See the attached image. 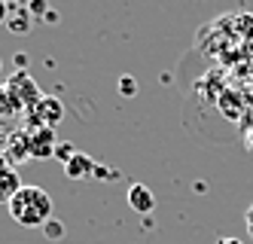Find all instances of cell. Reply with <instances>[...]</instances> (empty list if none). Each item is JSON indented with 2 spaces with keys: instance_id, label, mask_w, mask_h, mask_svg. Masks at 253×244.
<instances>
[{
  "instance_id": "cell-1",
  "label": "cell",
  "mask_w": 253,
  "mask_h": 244,
  "mask_svg": "<svg viewBox=\"0 0 253 244\" xmlns=\"http://www.w3.org/2000/svg\"><path fill=\"white\" fill-rule=\"evenodd\" d=\"M6 208H9V217L19 223V226H28V229H43L46 223L55 217L52 195L43 186H22Z\"/></svg>"
},
{
  "instance_id": "cell-2",
  "label": "cell",
  "mask_w": 253,
  "mask_h": 244,
  "mask_svg": "<svg viewBox=\"0 0 253 244\" xmlns=\"http://www.w3.org/2000/svg\"><path fill=\"white\" fill-rule=\"evenodd\" d=\"M6 89H9V95L19 101V107H22V113H28V110L37 104L40 98H43V92H40V86H37V80L31 77V73L22 67V70H15V73H9V80L3 83Z\"/></svg>"
},
{
  "instance_id": "cell-3",
  "label": "cell",
  "mask_w": 253,
  "mask_h": 244,
  "mask_svg": "<svg viewBox=\"0 0 253 244\" xmlns=\"http://www.w3.org/2000/svg\"><path fill=\"white\" fill-rule=\"evenodd\" d=\"M64 119V104L52 95H43L37 104L28 110V125H43V128H55Z\"/></svg>"
},
{
  "instance_id": "cell-4",
  "label": "cell",
  "mask_w": 253,
  "mask_h": 244,
  "mask_svg": "<svg viewBox=\"0 0 253 244\" xmlns=\"http://www.w3.org/2000/svg\"><path fill=\"white\" fill-rule=\"evenodd\" d=\"M28 131V144H31V159H52L58 149L55 128H43V125H25Z\"/></svg>"
},
{
  "instance_id": "cell-5",
  "label": "cell",
  "mask_w": 253,
  "mask_h": 244,
  "mask_svg": "<svg viewBox=\"0 0 253 244\" xmlns=\"http://www.w3.org/2000/svg\"><path fill=\"white\" fill-rule=\"evenodd\" d=\"M25 159H31V144H28V131L25 128H15L9 131V141H6V149H3V162L19 168Z\"/></svg>"
},
{
  "instance_id": "cell-6",
  "label": "cell",
  "mask_w": 253,
  "mask_h": 244,
  "mask_svg": "<svg viewBox=\"0 0 253 244\" xmlns=\"http://www.w3.org/2000/svg\"><path fill=\"white\" fill-rule=\"evenodd\" d=\"M128 208H131L134 214H153L156 195H153L143 183H131V186H128Z\"/></svg>"
},
{
  "instance_id": "cell-7",
  "label": "cell",
  "mask_w": 253,
  "mask_h": 244,
  "mask_svg": "<svg viewBox=\"0 0 253 244\" xmlns=\"http://www.w3.org/2000/svg\"><path fill=\"white\" fill-rule=\"evenodd\" d=\"M22 190V180H19V171L12 165L0 162V204H9L12 195Z\"/></svg>"
},
{
  "instance_id": "cell-8",
  "label": "cell",
  "mask_w": 253,
  "mask_h": 244,
  "mask_svg": "<svg viewBox=\"0 0 253 244\" xmlns=\"http://www.w3.org/2000/svg\"><path fill=\"white\" fill-rule=\"evenodd\" d=\"M95 171H98V165H95V159L88 156V153H80V149H77V156H74V159H70V162L64 165V174H67L70 180L95 177Z\"/></svg>"
},
{
  "instance_id": "cell-9",
  "label": "cell",
  "mask_w": 253,
  "mask_h": 244,
  "mask_svg": "<svg viewBox=\"0 0 253 244\" xmlns=\"http://www.w3.org/2000/svg\"><path fill=\"white\" fill-rule=\"evenodd\" d=\"M6 28H9L12 34H28V31L34 28V12L28 9V3H22V6H12V9H9Z\"/></svg>"
},
{
  "instance_id": "cell-10",
  "label": "cell",
  "mask_w": 253,
  "mask_h": 244,
  "mask_svg": "<svg viewBox=\"0 0 253 244\" xmlns=\"http://www.w3.org/2000/svg\"><path fill=\"white\" fill-rule=\"evenodd\" d=\"M19 113H22L19 101L9 95V89H6V86H0V122H3V119H12V116H19Z\"/></svg>"
},
{
  "instance_id": "cell-11",
  "label": "cell",
  "mask_w": 253,
  "mask_h": 244,
  "mask_svg": "<svg viewBox=\"0 0 253 244\" xmlns=\"http://www.w3.org/2000/svg\"><path fill=\"white\" fill-rule=\"evenodd\" d=\"M43 232H46V238H61V235H64V223L52 217L46 226H43Z\"/></svg>"
},
{
  "instance_id": "cell-12",
  "label": "cell",
  "mask_w": 253,
  "mask_h": 244,
  "mask_svg": "<svg viewBox=\"0 0 253 244\" xmlns=\"http://www.w3.org/2000/svg\"><path fill=\"white\" fill-rule=\"evenodd\" d=\"M55 156H58V159H61V162L67 165L70 159L77 156V149H74V144H58V149H55Z\"/></svg>"
},
{
  "instance_id": "cell-13",
  "label": "cell",
  "mask_w": 253,
  "mask_h": 244,
  "mask_svg": "<svg viewBox=\"0 0 253 244\" xmlns=\"http://www.w3.org/2000/svg\"><path fill=\"white\" fill-rule=\"evenodd\" d=\"M244 226H247V235L253 238V204L247 208V214H244Z\"/></svg>"
},
{
  "instance_id": "cell-14",
  "label": "cell",
  "mask_w": 253,
  "mask_h": 244,
  "mask_svg": "<svg viewBox=\"0 0 253 244\" xmlns=\"http://www.w3.org/2000/svg\"><path fill=\"white\" fill-rule=\"evenodd\" d=\"M9 9H12V6H9V0H0V25H3L6 18H9Z\"/></svg>"
},
{
  "instance_id": "cell-15",
  "label": "cell",
  "mask_w": 253,
  "mask_h": 244,
  "mask_svg": "<svg viewBox=\"0 0 253 244\" xmlns=\"http://www.w3.org/2000/svg\"><path fill=\"white\" fill-rule=\"evenodd\" d=\"M6 141H9V131L0 125V156H3V149H6Z\"/></svg>"
},
{
  "instance_id": "cell-16",
  "label": "cell",
  "mask_w": 253,
  "mask_h": 244,
  "mask_svg": "<svg viewBox=\"0 0 253 244\" xmlns=\"http://www.w3.org/2000/svg\"><path fill=\"white\" fill-rule=\"evenodd\" d=\"M119 89H122V92H134V83H131V80H122Z\"/></svg>"
},
{
  "instance_id": "cell-17",
  "label": "cell",
  "mask_w": 253,
  "mask_h": 244,
  "mask_svg": "<svg viewBox=\"0 0 253 244\" xmlns=\"http://www.w3.org/2000/svg\"><path fill=\"white\" fill-rule=\"evenodd\" d=\"M216 244H244V241H241V238H220Z\"/></svg>"
},
{
  "instance_id": "cell-18",
  "label": "cell",
  "mask_w": 253,
  "mask_h": 244,
  "mask_svg": "<svg viewBox=\"0 0 253 244\" xmlns=\"http://www.w3.org/2000/svg\"><path fill=\"white\" fill-rule=\"evenodd\" d=\"M247 149H250V153H253V131H250V135H247Z\"/></svg>"
},
{
  "instance_id": "cell-19",
  "label": "cell",
  "mask_w": 253,
  "mask_h": 244,
  "mask_svg": "<svg viewBox=\"0 0 253 244\" xmlns=\"http://www.w3.org/2000/svg\"><path fill=\"white\" fill-rule=\"evenodd\" d=\"M0 70H3V58H0Z\"/></svg>"
},
{
  "instance_id": "cell-20",
  "label": "cell",
  "mask_w": 253,
  "mask_h": 244,
  "mask_svg": "<svg viewBox=\"0 0 253 244\" xmlns=\"http://www.w3.org/2000/svg\"><path fill=\"white\" fill-rule=\"evenodd\" d=\"M0 162H3V156H0Z\"/></svg>"
}]
</instances>
